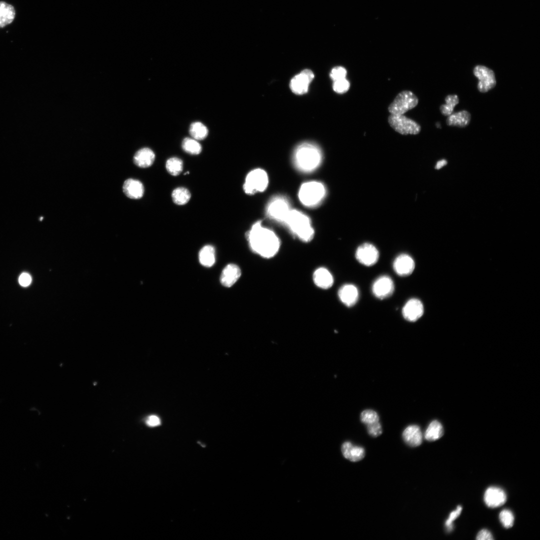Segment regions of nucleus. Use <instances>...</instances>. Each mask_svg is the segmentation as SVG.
I'll return each mask as SVG.
<instances>
[{
	"instance_id": "obj_1",
	"label": "nucleus",
	"mask_w": 540,
	"mask_h": 540,
	"mask_svg": "<svg viewBox=\"0 0 540 540\" xmlns=\"http://www.w3.org/2000/svg\"><path fill=\"white\" fill-rule=\"evenodd\" d=\"M246 238L252 250L264 258H270L279 250V238L272 230L262 226L261 221L252 226Z\"/></svg>"
},
{
	"instance_id": "obj_2",
	"label": "nucleus",
	"mask_w": 540,
	"mask_h": 540,
	"mask_svg": "<svg viewBox=\"0 0 540 540\" xmlns=\"http://www.w3.org/2000/svg\"><path fill=\"white\" fill-rule=\"evenodd\" d=\"M322 160L320 148L312 142H304L298 145L293 154V162L296 168L303 172H310L319 167Z\"/></svg>"
},
{
	"instance_id": "obj_3",
	"label": "nucleus",
	"mask_w": 540,
	"mask_h": 540,
	"mask_svg": "<svg viewBox=\"0 0 540 540\" xmlns=\"http://www.w3.org/2000/svg\"><path fill=\"white\" fill-rule=\"evenodd\" d=\"M284 224L294 236L304 242H310L314 236L310 219L300 210L292 209Z\"/></svg>"
},
{
	"instance_id": "obj_4",
	"label": "nucleus",
	"mask_w": 540,
	"mask_h": 540,
	"mask_svg": "<svg viewBox=\"0 0 540 540\" xmlns=\"http://www.w3.org/2000/svg\"><path fill=\"white\" fill-rule=\"evenodd\" d=\"M326 194L324 185L320 182L314 180L305 182L301 185L298 197L304 206L314 208L322 202Z\"/></svg>"
},
{
	"instance_id": "obj_5",
	"label": "nucleus",
	"mask_w": 540,
	"mask_h": 540,
	"mask_svg": "<svg viewBox=\"0 0 540 540\" xmlns=\"http://www.w3.org/2000/svg\"><path fill=\"white\" fill-rule=\"evenodd\" d=\"M292 209L287 198L281 195L276 196L268 202L266 208V214L270 219L284 224Z\"/></svg>"
},
{
	"instance_id": "obj_6",
	"label": "nucleus",
	"mask_w": 540,
	"mask_h": 540,
	"mask_svg": "<svg viewBox=\"0 0 540 540\" xmlns=\"http://www.w3.org/2000/svg\"><path fill=\"white\" fill-rule=\"evenodd\" d=\"M268 184V177L266 172L261 168H256L246 175L243 188L245 193L252 195L264 192Z\"/></svg>"
},
{
	"instance_id": "obj_7",
	"label": "nucleus",
	"mask_w": 540,
	"mask_h": 540,
	"mask_svg": "<svg viewBox=\"0 0 540 540\" xmlns=\"http://www.w3.org/2000/svg\"><path fill=\"white\" fill-rule=\"evenodd\" d=\"M418 102V98L412 92L404 90L396 96L388 106V110L390 114H404L416 107Z\"/></svg>"
},
{
	"instance_id": "obj_8",
	"label": "nucleus",
	"mask_w": 540,
	"mask_h": 540,
	"mask_svg": "<svg viewBox=\"0 0 540 540\" xmlns=\"http://www.w3.org/2000/svg\"><path fill=\"white\" fill-rule=\"evenodd\" d=\"M388 122L395 131L402 134H416L421 130L420 126L416 122L404 114H390Z\"/></svg>"
},
{
	"instance_id": "obj_9",
	"label": "nucleus",
	"mask_w": 540,
	"mask_h": 540,
	"mask_svg": "<svg viewBox=\"0 0 540 540\" xmlns=\"http://www.w3.org/2000/svg\"><path fill=\"white\" fill-rule=\"evenodd\" d=\"M473 72L478 79V88L480 92H486L496 85V79L493 70L482 65H478L474 68Z\"/></svg>"
},
{
	"instance_id": "obj_10",
	"label": "nucleus",
	"mask_w": 540,
	"mask_h": 540,
	"mask_svg": "<svg viewBox=\"0 0 540 540\" xmlns=\"http://www.w3.org/2000/svg\"><path fill=\"white\" fill-rule=\"evenodd\" d=\"M355 256L356 260L361 264L366 266H370L378 262L380 254L374 246L366 242L362 244L357 248Z\"/></svg>"
},
{
	"instance_id": "obj_11",
	"label": "nucleus",
	"mask_w": 540,
	"mask_h": 540,
	"mask_svg": "<svg viewBox=\"0 0 540 540\" xmlns=\"http://www.w3.org/2000/svg\"><path fill=\"white\" fill-rule=\"evenodd\" d=\"M314 78L313 72L305 69L294 76L290 80V86L292 92L296 94H303L307 92L310 84Z\"/></svg>"
},
{
	"instance_id": "obj_12",
	"label": "nucleus",
	"mask_w": 540,
	"mask_h": 540,
	"mask_svg": "<svg viewBox=\"0 0 540 540\" xmlns=\"http://www.w3.org/2000/svg\"><path fill=\"white\" fill-rule=\"evenodd\" d=\"M394 286L393 280L388 276L384 275L378 277L373 283L372 292L378 298L383 300L392 295Z\"/></svg>"
},
{
	"instance_id": "obj_13",
	"label": "nucleus",
	"mask_w": 540,
	"mask_h": 540,
	"mask_svg": "<svg viewBox=\"0 0 540 540\" xmlns=\"http://www.w3.org/2000/svg\"><path fill=\"white\" fill-rule=\"evenodd\" d=\"M424 312V308L422 302L416 298L408 300L402 309V314L407 321L415 322L420 318Z\"/></svg>"
},
{
	"instance_id": "obj_14",
	"label": "nucleus",
	"mask_w": 540,
	"mask_h": 540,
	"mask_svg": "<svg viewBox=\"0 0 540 540\" xmlns=\"http://www.w3.org/2000/svg\"><path fill=\"white\" fill-rule=\"evenodd\" d=\"M415 268V262L408 254H402L394 260L393 268L399 276H406L410 275Z\"/></svg>"
},
{
	"instance_id": "obj_15",
	"label": "nucleus",
	"mask_w": 540,
	"mask_h": 540,
	"mask_svg": "<svg viewBox=\"0 0 540 540\" xmlns=\"http://www.w3.org/2000/svg\"><path fill=\"white\" fill-rule=\"evenodd\" d=\"M484 500L488 506L492 508H496L506 502V495L502 488L496 486H491L486 490Z\"/></svg>"
},
{
	"instance_id": "obj_16",
	"label": "nucleus",
	"mask_w": 540,
	"mask_h": 540,
	"mask_svg": "<svg viewBox=\"0 0 540 540\" xmlns=\"http://www.w3.org/2000/svg\"><path fill=\"white\" fill-rule=\"evenodd\" d=\"M338 296L343 304L348 307H352L357 302L359 298V292L356 286L352 284H346L340 288Z\"/></svg>"
},
{
	"instance_id": "obj_17",
	"label": "nucleus",
	"mask_w": 540,
	"mask_h": 540,
	"mask_svg": "<svg viewBox=\"0 0 540 540\" xmlns=\"http://www.w3.org/2000/svg\"><path fill=\"white\" fill-rule=\"evenodd\" d=\"M241 275V270L236 264H228L223 270L220 275L221 284L226 287H230L238 280Z\"/></svg>"
},
{
	"instance_id": "obj_18",
	"label": "nucleus",
	"mask_w": 540,
	"mask_h": 540,
	"mask_svg": "<svg viewBox=\"0 0 540 540\" xmlns=\"http://www.w3.org/2000/svg\"><path fill=\"white\" fill-rule=\"evenodd\" d=\"M404 442L412 447L420 446L422 440V434L420 428L416 424L408 426L402 432Z\"/></svg>"
},
{
	"instance_id": "obj_19",
	"label": "nucleus",
	"mask_w": 540,
	"mask_h": 540,
	"mask_svg": "<svg viewBox=\"0 0 540 540\" xmlns=\"http://www.w3.org/2000/svg\"><path fill=\"white\" fill-rule=\"evenodd\" d=\"M123 191L126 196L132 199L140 198L144 195V187L142 184L137 180L129 178L123 185Z\"/></svg>"
},
{
	"instance_id": "obj_20",
	"label": "nucleus",
	"mask_w": 540,
	"mask_h": 540,
	"mask_svg": "<svg viewBox=\"0 0 540 540\" xmlns=\"http://www.w3.org/2000/svg\"><path fill=\"white\" fill-rule=\"evenodd\" d=\"M344 456L352 462L362 460L365 456L364 450L359 446H354L350 442H344L341 448Z\"/></svg>"
},
{
	"instance_id": "obj_21",
	"label": "nucleus",
	"mask_w": 540,
	"mask_h": 540,
	"mask_svg": "<svg viewBox=\"0 0 540 540\" xmlns=\"http://www.w3.org/2000/svg\"><path fill=\"white\" fill-rule=\"evenodd\" d=\"M313 280L318 288H330L334 284V278L330 271L324 268L316 269L313 274Z\"/></svg>"
},
{
	"instance_id": "obj_22",
	"label": "nucleus",
	"mask_w": 540,
	"mask_h": 540,
	"mask_svg": "<svg viewBox=\"0 0 540 540\" xmlns=\"http://www.w3.org/2000/svg\"><path fill=\"white\" fill-rule=\"evenodd\" d=\"M155 160L154 152L148 148H142L136 152L134 156V162L136 165L142 168L151 166Z\"/></svg>"
},
{
	"instance_id": "obj_23",
	"label": "nucleus",
	"mask_w": 540,
	"mask_h": 540,
	"mask_svg": "<svg viewBox=\"0 0 540 540\" xmlns=\"http://www.w3.org/2000/svg\"><path fill=\"white\" fill-rule=\"evenodd\" d=\"M15 16L16 11L12 5L4 1H0V28L12 23Z\"/></svg>"
},
{
	"instance_id": "obj_24",
	"label": "nucleus",
	"mask_w": 540,
	"mask_h": 540,
	"mask_svg": "<svg viewBox=\"0 0 540 540\" xmlns=\"http://www.w3.org/2000/svg\"><path fill=\"white\" fill-rule=\"evenodd\" d=\"M470 118V114L468 111L462 110L452 113L448 116L446 120V124L450 126L463 128L469 124Z\"/></svg>"
},
{
	"instance_id": "obj_25",
	"label": "nucleus",
	"mask_w": 540,
	"mask_h": 540,
	"mask_svg": "<svg viewBox=\"0 0 540 540\" xmlns=\"http://www.w3.org/2000/svg\"><path fill=\"white\" fill-rule=\"evenodd\" d=\"M199 260L200 263L206 267H210L215 262V250L211 245L204 246L200 251Z\"/></svg>"
},
{
	"instance_id": "obj_26",
	"label": "nucleus",
	"mask_w": 540,
	"mask_h": 540,
	"mask_svg": "<svg viewBox=\"0 0 540 540\" xmlns=\"http://www.w3.org/2000/svg\"><path fill=\"white\" fill-rule=\"evenodd\" d=\"M444 434V428L438 420L432 421L428 426L424 432V438L428 441H434L440 438Z\"/></svg>"
},
{
	"instance_id": "obj_27",
	"label": "nucleus",
	"mask_w": 540,
	"mask_h": 540,
	"mask_svg": "<svg viewBox=\"0 0 540 540\" xmlns=\"http://www.w3.org/2000/svg\"><path fill=\"white\" fill-rule=\"evenodd\" d=\"M190 191L184 187L175 188L172 192V198L174 204L178 205H184L188 202L190 198Z\"/></svg>"
},
{
	"instance_id": "obj_28",
	"label": "nucleus",
	"mask_w": 540,
	"mask_h": 540,
	"mask_svg": "<svg viewBox=\"0 0 540 540\" xmlns=\"http://www.w3.org/2000/svg\"><path fill=\"white\" fill-rule=\"evenodd\" d=\"M189 131L192 138L197 140L204 139L208 134L207 128L199 122L192 123L190 127Z\"/></svg>"
},
{
	"instance_id": "obj_29",
	"label": "nucleus",
	"mask_w": 540,
	"mask_h": 540,
	"mask_svg": "<svg viewBox=\"0 0 540 540\" xmlns=\"http://www.w3.org/2000/svg\"><path fill=\"white\" fill-rule=\"evenodd\" d=\"M182 148L184 152L190 154H198L202 151V146L197 140L190 138L184 139Z\"/></svg>"
},
{
	"instance_id": "obj_30",
	"label": "nucleus",
	"mask_w": 540,
	"mask_h": 540,
	"mask_svg": "<svg viewBox=\"0 0 540 540\" xmlns=\"http://www.w3.org/2000/svg\"><path fill=\"white\" fill-rule=\"evenodd\" d=\"M166 168L170 174L174 176H176L180 174L182 170L183 162L182 160L178 158H170L166 160Z\"/></svg>"
},
{
	"instance_id": "obj_31",
	"label": "nucleus",
	"mask_w": 540,
	"mask_h": 540,
	"mask_svg": "<svg viewBox=\"0 0 540 540\" xmlns=\"http://www.w3.org/2000/svg\"><path fill=\"white\" fill-rule=\"evenodd\" d=\"M445 101L446 104L440 106V110L442 114L448 116L452 113L454 106L459 102V99L456 95L450 94L446 96Z\"/></svg>"
},
{
	"instance_id": "obj_32",
	"label": "nucleus",
	"mask_w": 540,
	"mask_h": 540,
	"mask_svg": "<svg viewBox=\"0 0 540 540\" xmlns=\"http://www.w3.org/2000/svg\"><path fill=\"white\" fill-rule=\"evenodd\" d=\"M360 418L361 422L366 426L380 422L378 413L370 409L363 410L360 414Z\"/></svg>"
},
{
	"instance_id": "obj_33",
	"label": "nucleus",
	"mask_w": 540,
	"mask_h": 540,
	"mask_svg": "<svg viewBox=\"0 0 540 540\" xmlns=\"http://www.w3.org/2000/svg\"><path fill=\"white\" fill-rule=\"evenodd\" d=\"M499 518L502 526L506 528H511L514 524V516L512 512L508 510L501 511Z\"/></svg>"
},
{
	"instance_id": "obj_34",
	"label": "nucleus",
	"mask_w": 540,
	"mask_h": 540,
	"mask_svg": "<svg viewBox=\"0 0 540 540\" xmlns=\"http://www.w3.org/2000/svg\"><path fill=\"white\" fill-rule=\"evenodd\" d=\"M334 82L333 89L336 92L343 94L348 90L350 84L349 82L346 78Z\"/></svg>"
},
{
	"instance_id": "obj_35",
	"label": "nucleus",
	"mask_w": 540,
	"mask_h": 540,
	"mask_svg": "<svg viewBox=\"0 0 540 540\" xmlns=\"http://www.w3.org/2000/svg\"><path fill=\"white\" fill-rule=\"evenodd\" d=\"M346 70L340 66L334 68L330 73V76L334 81L346 78Z\"/></svg>"
},
{
	"instance_id": "obj_36",
	"label": "nucleus",
	"mask_w": 540,
	"mask_h": 540,
	"mask_svg": "<svg viewBox=\"0 0 540 540\" xmlns=\"http://www.w3.org/2000/svg\"><path fill=\"white\" fill-rule=\"evenodd\" d=\"M368 434L374 437L380 436L382 432V427L380 422L366 426Z\"/></svg>"
},
{
	"instance_id": "obj_37",
	"label": "nucleus",
	"mask_w": 540,
	"mask_h": 540,
	"mask_svg": "<svg viewBox=\"0 0 540 540\" xmlns=\"http://www.w3.org/2000/svg\"><path fill=\"white\" fill-rule=\"evenodd\" d=\"M462 510V507L460 506H457L456 509L452 512L449 515L448 518L446 522V526L447 528L449 530H452V528L453 522L457 518L460 516Z\"/></svg>"
},
{
	"instance_id": "obj_38",
	"label": "nucleus",
	"mask_w": 540,
	"mask_h": 540,
	"mask_svg": "<svg viewBox=\"0 0 540 540\" xmlns=\"http://www.w3.org/2000/svg\"><path fill=\"white\" fill-rule=\"evenodd\" d=\"M476 540H494L491 532L486 529H483L480 530L477 534Z\"/></svg>"
},
{
	"instance_id": "obj_39",
	"label": "nucleus",
	"mask_w": 540,
	"mask_h": 540,
	"mask_svg": "<svg viewBox=\"0 0 540 540\" xmlns=\"http://www.w3.org/2000/svg\"><path fill=\"white\" fill-rule=\"evenodd\" d=\"M18 281L22 286H27L30 284L32 278L29 274L24 272L20 276Z\"/></svg>"
},
{
	"instance_id": "obj_40",
	"label": "nucleus",
	"mask_w": 540,
	"mask_h": 540,
	"mask_svg": "<svg viewBox=\"0 0 540 540\" xmlns=\"http://www.w3.org/2000/svg\"><path fill=\"white\" fill-rule=\"evenodd\" d=\"M146 423L149 426L154 427L160 424V420L158 416L152 415L148 418Z\"/></svg>"
},
{
	"instance_id": "obj_41",
	"label": "nucleus",
	"mask_w": 540,
	"mask_h": 540,
	"mask_svg": "<svg viewBox=\"0 0 540 540\" xmlns=\"http://www.w3.org/2000/svg\"><path fill=\"white\" fill-rule=\"evenodd\" d=\"M446 164H447V162H446V160H440L438 161L436 163V169H440V168H442V167H443L445 165H446Z\"/></svg>"
}]
</instances>
